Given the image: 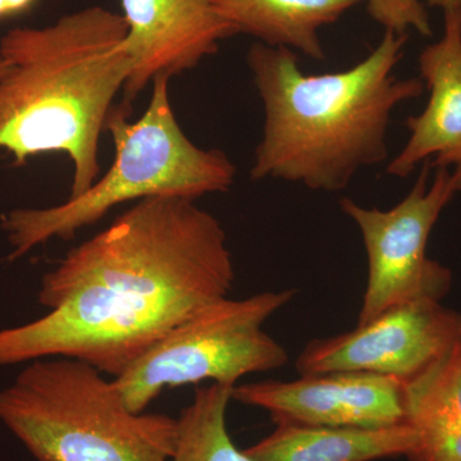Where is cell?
I'll return each instance as SVG.
<instances>
[{
  "label": "cell",
  "mask_w": 461,
  "mask_h": 461,
  "mask_svg": "<svg viewBox=\"0 0 461 461\" xmlns=\"http://www.w3.org/2000/svg\"><path fill=\"white\" fill-rule=\"evenodd\" d=\"M0 423L36 461H173L177 420L133 412L103 373L68 357L30 362L0 390Z\"/></svg>",
  "instance_id": "5b68a950"
},
{
  "label": "cell",
  "mask_w": 461,
  "mask_h": 461,
  "mask_svg": "<svg viewBox=\"0 0 461 461\" xmlns=\"http://www.w3.org/2000/svg\"><path fill=\"white\" fill-rule=\"evenodd\" d=\"M131 71L124 102H132L158 76L184 74L236 35L214 0H121Z\"/></svg>",
  "instance_id": "30bf717a"
},
{
  "label": "cell",
  "mask_w": 461,
  "mask_h": 461,
  "mask_svg": "<svg viewBox=\"0 0 461 461\" xmlns=\"http://www.w3.org/2000/svg\"><path fill=\"white\" fill-rule=\"evenodd\" d=\"M3 2L7 8L8 16H11V14H21L32 7L35 0H3Z\"/></svg>",
  "instance_id": "e0dca14e"
},
{
  "label": "cell",
  "mask_w": 461,
  "mask_h": 461,
  "mask_svg": "<svg viewBox=\"0 0 461 461\" xmlns=\"http://www.w3.org/2000/svg\"><path fill=\"white\" fill-rule=\"evenodd\" d=\"M362 0H214L238 33L269 47L299 50L314 60L326 58L320 32Z\"/></svg>",
  "instance_id": "4fadbf2b"
},
{
  "label": "cell",
  "mask_w": 461,
  "mask_h": 461,
  "mask_svg": "<svg viewBox=\"0 0 461 461\" xmlns=\"http://www.w3.org/2000/svg\"><path fill=\"white\" fill-rule=\"evenodd\" d=\"M427 2L432 7L442 9L444 12L461 7V0H427Z\"/></svg>",
  "instance_id": "ac0fdd59"
},
{
  "label": "cell",
  "mask_w": 461,
  "mask_h": 461,
  "mask_svg": "<svg viewBox=\"0 0 461 461\" xmlns=\"http://www.w3.org/2000/svg\"><path fill=\"white\" fill-rule=\"evenodd\" d=\"M295 295V288L264 291L202 309L113 378L123 402L144 412L166 388L203 381L235 387L245 375L282 368L286 348L263 326Z\"/></svg>",
  "instance_id": "8992f818"
},
{
  "label": "cell",
  "mask_w": 461,
  "mask_h": 461,
  "mask_svg": "<svg viewBox=\"0 0 461 461\" xmlns=\"http://www.w3.org/2000/svg\"><path fill=\"white\" fill-rule=\"evenodd\" d=\"M8 68V62L5 59V58L0 57V76L5 74V71H7Z\"/></svg>",
  "instance_id": "d6986e66"
},
{
  "label": "cell",
  "mask_w": 461,
  "mask_h": 461,
  "mask_svg": "<svg viewBox=\"0 0 461 461\" xmlns=\"http://www.w3.org/2000/svg\"><path fill=\"white\" fill-rule=\"evenodd\" d=\"M417 442L408 421L381 429L277 423L245 453L253 461H375L406 456Z\"/></svg>",
  "instance_id": "7c38bea8"
},
{
  "label": "cell",
  "mask_w": 461,
  "mask_h": 461,
  "mask_svg": "<svg viewBox=\"0 0 461 461\" xmlns=\"http://www.w3.org/2000/svg\"><path fill=\"white\" fill-rule=\"evenodd\" d=\"M429 169L424 163L408 195L388 211L339 200L341 211L362 233L368 260L357 324L415 300L441 302L451 288L450 269L430 259L427 245L442 212L461 193V180L441 167L429 184Z\"/></svg>",
  "instance_id": "52a82bcc"
},
{
  "label": "cell",
  "mask_w": 461,
  "mask_h": 461,
  "mask_svg": "<svg viewBox=\"0 0 461 461\" xmlns=\"http://www.w3.org/2000/svg\"><path fill=\"white\" fill-rule=\"evenodd\" d=\"M444 32L421 51L420 80L429 98L421 113L406 121L409 139L387 166L405 178L421 163L451 169L461 180V7L444 12Z\"/></svg>",
  "instance_id": "8fae6325"
},
{
  "label": "cell",
  "mask_w": 461,
  "mask_h": 461,
  "mask_svg": "<svg viewBox=\"0 0 461 461\" xmlns=\"http://www.w3.org/2000/svg\"><path fill=\"white\" fill-rule=\"evenodd\" d=\"M406 421L461 424V336L429 369L405 384Z\"/></svg>",
  "instance_id": "9a60e30c"
},
{
  "label": "cell",
  "mask_w": 461,
  "mask_h": 461,
  "mask_svg": "<svg viewBox=\"0 0 461 461\" xmlns=\"http://www.w3.org/2000/svg\"><path fill=\"white\" fill-rule=\"evenodd\" d=\"M373 20L386 32L408 35L415 32L420 35H432L429 14L423 0H362Z\"/></svg>",
  "instance_id": "2e32d148"
},
{
  "label": "cell",
  "mask_w": 461,
  "mask_h": 461,
  "mask_svg": "<svg viewBox=\"0 0 461 461\" xmlns=\"http://www.w3.org/2000/svg\"><path fill=\"white\" fill-rule=\"evenodd\" d=\"M168 84L167 76L154 78L150 102L139 120L127 118L129 109L113 108L105 131L113 139L114 162L90 189L62 204L14 209L3 215L9 262L50 240L75 238L114 206L131 200H196L230 189L236 167L222 150L199 148L182 131L169 102Z\"/></svg>",
  "instance_id": "277c9868"
},
{
  "label": "cell",
  "mask_w": 461,
  "mask_h": 461,
  "mask_svg": "<svg viewBox=\"0 0 461 461\" xmlns=\"http://www.w3.org/2000/svg\"><path fill=\"white\" fill-rule=\"evenodd\" d=\"M461 336V314L438 300L393 306L354 330L309 342L296 360L300 375L362 372L408 384Z\"/></svg>",
  "instance_id": "ba28073f"
},
{
  "label": "cell",
  "mask_w": 461,
  "mask_h": 461,
  "mask_svg": "<svg viewBox=\"0 0 461 461\" xmlns=\"http://www.w3.org/2000/svg\"><path fill=\"white\" fill-rule=\"evenodd\" d=\"M233 387H200L177 420L173 461H253L239 450L227 429V409Z\"/></svg>",
  "instance_id": "5bb4252c"
},
{
  "label": "cell",
  "mask_w": 461,
  "mask_h": 461,
  "mask_svg": "<svg viewBox=\"0 0 461 461\" xmlns=\"http://www.w3.org/2000/svg\"><path fill=\"white\" fill-rule=\"evenodd\" d=\"M408 35L384 32L344 71L305 75L294 50L256 42L247 60L264 108L251 180L278 178L336 193L366 167L387 159L391 114L423 94L420 78L395 71Z\"/></svg>",
  "instance_id": "7a4b0ae2"
},
{
  "label": "cell",
  "mask_w": 461,
  "mask_h": 461,
  "mask_svg": "<svg viewBox=\"0 0 461 461\" xmlns=\"http://www.w3.org/2000/svg\"><path fill=\"white\" fill-rule=\"evenodd\" d=\"M403 390L393 377L329 372L236 384L232 400L268 411L276 424L381 429L405 423Z\"/></svg>",
  "instance_id": "9c48e42d"
},
{
  "label": "cell",
  "mask_w": 461,
  "mask_h": 461,
  "mask_svg": "<svg viewBox=\"0 0 461 461\" xmlns=\"http://www.w3.org/2000/svg\"><path fill=\"white\" fill-rule=\"evenodd\" d=\"M235 278L213 214L178 196L139 200L42 277L50 313L0 329V366L68 357L118 377Z\"/></svg>",
  "instance_id": "6da1fadb"
},
{
  "label": "cell",
  "mask_w": 461,
  "mask_h": 461,
  "mask_svg": "<svg viewBox=\"0 0 461 461\" xmlns=\"http://www.w3.org/2000/svg\"><path fill=\"white\" fill-rule=\"evenodd\" d=\"M122 14L87 7L44 27H16L0 39V150L25 165L62 153L74 165L76 198L100 173L99 140L131 71Z\"/></svg>",
  "instance_id": "3957f363"
}]
</instances>
